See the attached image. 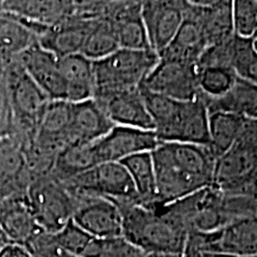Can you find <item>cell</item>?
<instances>
[{
  "instance_id": "cell-1",
  "label": "cell",
  "mask_w": 257,
  "mask_h": 257,
  "mask_svg": "<svg viewBox=\"0 0 257 257\" xmlns=\"http://www.w3.org/2000/svg\"><path fill=\"white\" fill-rule=\"evenodd\" d=\"M156 206L179 200L212 186L216 159L210 147L160 143L152 152Z\"/></svg>"
},
{
  "instance_id": "cell-2",
  "label": "cell",
  "mask_w": 257,
  "mask_h": 257,
  "mask_svg": "<svg viewBox=\"0 0 257 257\" xmlns=\"http://www.w3.org/2000/svg\"><path fill=\"white\" fill-rule=\"evenodd\" d=\"M121 214V236L146 253L182 255L187 236L168 223L156 207L138 202L117 204Z\"/></svg>"
},
{
  "instance_id": "cell-3",
  "label": "cell",
  "mask_w": 257,
  "mask_h": 257,
  "mask_svg": "<svg viewBox=\"0 0 257 257\" xmlns=\"http://www.w3.org/2000/svg\"><path fill=\"white\" fill-rule=\"evenodd\" d=\"M257 120L248 119L236 143L216 159L212 187L233 195L256 197Z\"/></svg>"
},
{
  "instance_id": "cell-4",
  "label": "cell",
  "mask_w": 257,
  "mask_h": 257,
  "mask_svg": "<svg viewBox=\"0 0 257 257\" xmlns=\"http://www.w3.org/2000/svg\"><path fill=\"white\" fill-rule=\"evenodd\" d=\"M5 85L14 121L11 136L17 138L25 149L34 141L50 100L32 81L17 57L5 62Z\"/></svg>"
},
{
  "instance_id": "cell-5",
  "label": "cell",
  "mask_w": 257,
  "mask_h": 257,
  "mask_svg": "<svg viewBox=\"0 0 257 257\" xmlns=\"http://www.w3.org/2000/svg\"><path fill=\"white\" fill-rule=\"evenodd\" d=\"M157 62L159 55L153 50L126 49H118L110 56L93 62V98L141 88Z\"/></svg>"
},
{
  "instance_id": "cell-6",
  "label": "cell",
  "mask_w": 257,
  "mask_h": 257,
  "mask_svg": "<svg viewBox=\"0 0 257 257\" xmlns=\"http://www.w3.org/2000/svg\"><path fill=\"white\" fill-rule=\"evenodd\" d=\"M73 197H98L113 201L138 202L134 184L120 162H107L61 182Z\"/></svg>"
},
{
  "instance_id": "cell-7",
  "label": "cell",
  "mask_w": 257,
  "mask_h": 257,
  "mask_svg": "<svg viewBox=\"0 0 257 257\" xmlns=\"http://www.w3.org/2000/svg\"><path fill=\"white\" fill-rule=\"evenodd\" d=\"M27 198L41 230L56 233L72 220L75 199L50 175L32 180L27 189Z\"/></svg>"
},
{
  "instance_id": "cell-8",
  "label": "cell",
  "mask_w": 257,
  "mask_h": 257,
  "mask_svg": "<svg viewBox=\"0 0 257 257\" xmlns=\"http://www.w3.org/2000/svg\"><path fill=\"white\" fill-rule=\"evenodd\" d=\"M185 246L237 257L257 256V218L236 221L214 232H192Z\"/></svg>"
},
{
  "instance_id": "cell-9",
  "label": "cell",
  "mask_w": 257,
  "mask_h": 257,
  "mask_svg": "<svg viewBox=\"0 0 257 257\" xmlns=\"http://www.w3.org/2000/svg\"><path fill=\"white\" fill-rule=\"evenodd\" d=\"M160 143H186L206 146L208 138V110L202 96L180 101L170 120L154 131Z\"/></svg>"
},
{
  "instance_id": "cell-10",
  "label": "cell",
  "mask_w": 257,
  "mask_h": 257,
  "mask_svg": "<svg viewBox=\"0 0 257 257\" xmlns=\"http://www.w3.org/2000/svg\"><path fill=\"white\" fill-rule=\"evenodd\" d=\"M141 88L178 101L194 100L201 95L197 64L159 59Z\"/></svg>"
},
{
  "instance_id": "cell-11",
  "label": "cell",
  "mask_w": 257,
  "mask_h": 257,
  "mask_svg": "<svg viewBox=\"0 0 257 257\" xmlns=\"http://www.w3.org/2000/svg\"><path fill=\"white\" fill-rule=\"evenodd\" d=\"M160 142L154 131L114 125L98 141L91 143L96 165L121 162L141 153H152Z\"/></svg>"
},
{
  "instance_id": "cell-12",
  "label": "cell",
  "mask_w": 257,
  "mask_h": 257,
  "mask_svg": "<svg viewBox=\"0 0 257 257\" xmlns=\"http://www.w3.org/2000/svg\"><path fill=\"white\" fill-rule=\"evenodd\" d=\"M185 0L142 2L141 16L149 47L157 55L169 46L181 27L185 18Z\"/></svg>"
},
{
  "instance_id": "cell-13",
  "label": "cell",
  "mask_w": 257,
  "mask_h": 257,
  "mask_svg": "<svg viewBox=\"0 0 257 257\" xmlns=\"http://www.w3.org/2000/svg\"><path fill=\"white\" fill-rule=\"evenodd\" d=\"M75 210L72 220L93 238L106 239L121 236V214L117 204L98 197H74Z\"/></svg>"
},
{
  "instance_id": "cell-14",
  "label": "cell",
  "mask_w": 257,
  "mask_h": 257,
  "mask_svg": "<svg viewBox=\"0 0 257 257\" xmlns=\"http://www.w3.org/2000/svg\"><path fill=\"white\" fill-rule=\"evenodd\" d=\"M114 125L154 131L141 88L93 98Z\"/></svg>"
},
{
  "instance_id": "cell-15",
  "label": "cell",
  "mask_w": 257,
  "mask_h": 257,
  "mask_svg": "<svg viewBox=\"0 0 257 257\" xmlns=\"http://www.w3.org/2000/svg\"><path fill=\"white\" fill-rule=\"evenodd\" d=\"M17 59L49 100H64V82L61 75L60 62L53 53L40 44H35Z\"/></svg>"
},
{
  "instance_id": "cell-16",
  "label": "cell",
  "mask_w": 257,
  "mask_h": 257,
  "mask_svg": "<svg viewBox=\"0 0 257 257\" xmlns=\"http://www.w3.org/2000/svg\"><path fill=\"white\" fill-rule=\"evenodd\" d=\"M185 14L200 25L207 47L233 36L232 2H186Z\"/></svg>"
},
{
  "instance_id": "cell-17",
  "label": "cell",
  "mask_w": 257,
  "mask_h": 257,
  "mask_svg": "<svg viewBox=\"0 0 257 257\" xmlns=\"http://www.w3.org/2000/svg\"><path fill=\"white\" fill-rule=\"evenodd\" d=\"M114 124L108 119L94 99L72 102V115L67 147L91 144L106 135Z\"/></svg>"
},
{
  "instance_id": "cell-18",
  "label": "cell",
  "mask_w": 257,
  "mask_h": 257,
  "mask_svg": "<svg viewBox=\"0 0 257 257\" xmlns=\"http://www.w3.org/2000/svg\"><path fill=\"white\" fill-rule=\"evenodd\" d=\"M142 2H111L107 18L113 25L119 49L152 50L141 16Z\"/></svg>"
},
{
  "instance_id": "cell-19",
  "label": "cell",
  "mask_w": 257,
  "mask_h": 257,
  "mask_svg": "<svg viewBox=\"0 0 257 257\" xmlns=\"http://www.w3.org/2000/svg\"><path fill=\"white\" fill-rule=\"evenodd\" d=\"M31 181L21 142L14 136L0 138V200L27 193Z\"/></svg>"
},
{
  "instance_id": "cell-20",
  "label": "cell",
  "mask_w": 257,
  "mask_h": 257,
  "mask_svg": "<svg viewBox=\"0 0 257 257\" xmlns=\"http://www.w3.org/2000/svg\"><path fill=\"white\" fill-rule=\"evenodd\" d=\"M0 229L10 243L21 245L41 230L31 212L27 193H17L0 200Z\"/></svg>"
},
{
  "instance_id": "cell-21",
  "label": "cell",
  "mask_w": 257,
  "mask_h": 257,
  "mask_svg": "<svg viewBox=\"0 0 257 257\" xmlns=\"http://www.w3.org/2000/svg\"><path fill=\"white\" fill-rule=\"evenodd\" d=\"M93 22L70 16L60 24L47 28L38 37V44L57 59L80 54Z\"/></svg>"
},
{
  "instance_id": "cell-22",
  "label": "cell",
  "mask_w": 257,
  "mask_h": 257,
  "mask_svg": "<svg viewBox=\"0 0 257 257\" xmlns=\"http://www.w3.org/2000/svg\"><path fill=\"white\" fill-rule=\"evenodd\" d=\"M59 62L64 82V100L81 102L93 99L94 75L92 61L81 54H74L59 59Z\"/></svg>"
},
{
  "instance_id": "cell-23",
  "label": "cell",
  "mask_w": 257,
  "mask_h": 257,
  "mask_svg": "<svg viewBox=\"0 0 257 257\" xmlns=\"http://www.w3.org/2000/svg\"><path fill=\"white\" fill-rule=\"evenodd\" d=\"M75 2H36L12 0L2 2V11L17 16L31 23L43 27H54L74 14Z\"/></svg>"
},
{
  "instance_id": "cell-24",
  "label": "cell",
  "mask_w": 257,
  "mask_h": 257,
  "mask_svg": "<svg viewBox=\"0 0 257 257\" xmlns=\"http://www.w3.org/2000/svg\"><path fill=\"white\" fill-rule=\"evenodd\" d=\"M206 48L207 43L200 25L194 18L185 14L179 31L169 46L159 54V59L197 64L199 57Z\"/></svg>"
},
{
  "instance_id": "cell-25",
  "label": "cell",
  "mask_w": 257,
  "mask_h": 257,
  "mask_svg": "<svg viewBox=\"0 0 257 257\" xmlns=\"http://www.w3.org/2000/svg\"><path fill=\"white\" fill-rule=\"evenodd\" d=\"M202 99L206 102L208 113L220 111L251 119L257 118L256 83L246 80L237 79L232 88L220 98L206 99L202 96Z\"/></svg>"
},
{
  "instance_id": "cell-26",
  "label": "cell",
  "mask_w": 257,
  "mask_h": 257,
  "mask_svg": "<svg viewBox=\"0 0 257 257\" xmlns=\"http://www.w3.org/2000/svg\"><path fill=\"white\" fill-rule=\"evenodd\" d=\"M38 44V37L17 16L0 12V59L4 62L18 57Z\"/></svg>"
},
{
  "instance_id": "cell-27",
  "label": "cell",
  "mask_w": 257,
  "mask_h": 257,
  "mask_svg": "<svg viewBox=\"0 0 257 257\" xmlns=\"http://www.w3.org/2000/svg\"><path fill=\"white\" fill-rule=\"evenodd\" d=\"M127 170L137 194L138 204L156 206V179L152 153H141L121 161Z\"/></svg>"
},
{
  "instance_id": "cell-28",
  "label": "cell",
  "mask_w": 257,
  "mask_h": 257,
  "mask_svg": "<svg viewBox=\"0 0 257 257\" xmlns=\"http://www.w3.org/2000/svg\"><path fill=\"white\" fill-rule=\"evenodd\" d=\"M248 119L251 118L240 117L227 112L217 111L208 113V147L214 156L223 155L236 143Z\"/></svg>"
},
{
  "instance_id": "cell-29",
  "label": "cell",
  "mask_w": 257,
  "mask_h": 257,
  "mask_svg": "<svg viewBox=\"0 0 257 257\" xmlns=\"http://www.w3.org/2000/svg\"><path fill=\"white\" fill-rule=\"evenodd\" d=\"M118 49L119 44L113 25L107 18H100L93 22L80 54L92 62H96L110 56Z\"/></svg>"
},
{
  "instance_id": "cell-30",
  "label": "cell",
  "mask_w": 257,
  "mask_h": 257,
  "mask_svg": "<svg viewBox=\"0 0 257 257\" xmlns=\"http://www.w3.org/2000/svg\"><path fill=\"white\" fill-rule=\"evenodd\" d=\"M230 66L239 79L257 83L256 37L242 38L233 35Z\"/></svg>"
},
{
  "instance_id": "cell-31",
  "label": "cell",
  "mask_w": 257,
  "mask_h": 257,
  "mask_svg": "<svg viewBox=\"0 0 257 257\" xmlns=\"http://www.w3.org/2000/svg\"><path fill=\"white\" fill-rule=\"evenodd\" d=\"M237 79L238 76L230 68L214 67L198 70L199 91L206 99L220 98L232 88Z\"/></svg>"
},
{
  "instance_id": "cell-32",
  "label": "cell",
  "mask_w": 257,
  "mask_h": 257,
  "mask_svg": "<svg viewBox=\"0 0 257 257\" xmlns=\"http://www.w3.org/2000/svg\"><path fill=\"white\" fill-rule=\"evenodd\" d=\"M144 255L146 252L119 236L106 239L94 238L82 257H144Z\"/></svg>"
},
{
  "instance_id": "cell-33",
  "label": "cell",
  "mask_w": 257,
  "mask_h": 257,
  "mask_svg": "<svg viewBox=\"0 0 257 257\" xmlns=\"http://www.w3.org/2000/svg\"><path fill=\"white\" fill-rule=\"evenodd\" d=\"M55 234V239L61 251L68 255L82 257L89 244L94 239L91 234L83 231L73 220L67 223Z\"/></svg>"
},
{
  "instance_id": "cell-34",
  "label": "cell",
  "mask_w": 257,
  "mask_h": 257,
  "mask_svg": "<svg viewBox=\"0 0 257 257\" xmlns=\"http://www.w3.org/2000/svg\"><path fill=\"white\" fill-rule=\"evenodd\" d=\"M233 34L242 38L256 37L257 3L255 0L232 2Z\"/></svg>"
},
{
  "instance_id": "cell-35",
  "label": "cell",
  "mask_w": 257,
  "mask_h": 257,
  "mask_svg": "<svg viewBox=\"0 0 257 257\" xmlns=\"http://www.w3.org/2000/svg\"><path fill=\"white\" fill-rule=\"evenodd\" d=\"M232 37L207 47L197 62V69L204 68H230L231 69V54H232Z\"/></svg>"
},
{
  "instance_id": "cell-36",
  "label": "cell",
  "mask_w": 257,
  "mask_h": 257,
  "mask_svg": "<svg viewBox=\"0 0 257 257\" xmlns=\"http://www.w3.org/2000/svg\"><path fill=\"white\" fill-rule=\"evenodd\" d=\"M24 246L30 252L31 257H62L63 252L57 245L55 234L40 230Z\"/></svg>"
},
{
  "instance_id": "cell-37",
  "label": "cell",
  "mask_w": 257,
  "mask_h": 257,
  "mask_svg": "<svg viewBox=\"0 0 257 257\" xmlns=\"http://www.w3.org/2000/svg\"><path fill=\"white\" fill-rule=\"evenodd\" d=\"M14 121L5 85V62L0 59V138L11 136Z\"/></svg>"
},
{
  "instance_id": "cell-38",
  "label": "cell",
  "mask_w": 257,
  "mask_h": 257,
  "mask_svg": "<svg viewBox=\"0 0 257 257\" xmlns=\"http://www.w3.org/2000/svg\"><path fill=\"white\" fill-rule=\"evenodd\" d=\"M0 257H31V255L24 245L9 243L4 248L0 249Z\"/></svg>"
},
{
  "instance_id": "cell-39",
  "label": "cell",
  "mask_w": 257,
  "mask_h": 257,
  "mask_svg": "<svg viewBox=\"0 0 257 257\" xmlns=\"http://www.w3.org/2000/svg\"><path fill=\"white\" fill-rule=\"evenodd\" d=\"M181 256L182 257H237V256L225 255V253H220V252L198 250V249H194V248H189V246H185Z\"/></svg>"
},
{
  "instance_id": "cell-40",
  "label": "cell",
  "mask_w": 257,
  "mask_h": 257,
  "mask_svg": "<svg viewBox=\"0 0 257 257\" xmlns=\"http://www.w3.org/2000/svg\"><path fill=\"white\" fill-rule=\"evenodd\" d=\"M144 257H182L178 253H168V252H149L146 253Z\"/></svg>"
},
{
  "instance_id": "cell-41",
  "label": "cell",
  "mask_w": 257,
  "mask_h": 257,
  "mask_svg": "<svg viewBox=\"0 0 257 257\" xmlns=\"http://www.w3.org/2000/svg\"><path fill=\"white\" fill-rule=\"evenodd\" d=\"M9 243H10L9 239L6 238V236L4 234V232H3L2 229H0V249L4 248V246L8 245Z\"/></svg>"
},
{
  "instance_id": "cell-42",
  "label": "cell",
  "mask_w": 257,
  "mask_h": 257,
  "mask_svg": "<svg viewBox=\"0 0 257 257\" xmlns=\"http://www.w3.org/2000/svg\"><path fill=\"white\" fill-rule=\"evenodd\" d=\"M62 257H80V256H73V255H68V253H64V252H63Z\"/></svg>"
},
{
  "instance_id": "cell-43",
  "label": "cell",
  "mask_w": 257,
  "mask_h": 257,
  "mask_svg": "<svg viewBox=\"0 0 257 257\" xmlns=\"http://www.w3.org/2000/svg\"><path fill=\"white\" fill-rule=\"evenodd\" d=\"M253 257H257V256H253Z\"/></svg>"
}]
</instances>
